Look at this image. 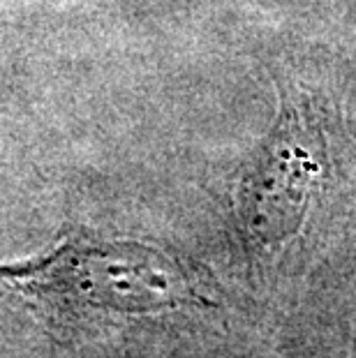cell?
<instances>
[{"mask_svg": "<svg viewBox=\"0 0 356 358\" xmlns=\"http://www.w3.org/2000/svg\"><path fill=\"white\" fill-rule=\"evenodd\" d=\"M324 150L310 102L285 95L276 125L238 187V215L250 241L273 248L299 231L324 173Z\"/></svg>", "mask_w": 356, "mask_h": 358, "instance_id": "2", "label": "cell"}, {"mask_svg": "<svg viewBox=\"0 0 356 358\" xmlns=\"http://www.w3.org/2000/svg\"><path fill=\"white\" fill-rule=\"evenodd\" d=\"M0 285L17 292L54 326L206 303L192 273L176 257L141 243L81 236H70L33 262L0 266Z\"/></svg>", "mask_w": 356, "mask_h": 358, "instance_id": "1", "label": "cell"}]
</instances>
